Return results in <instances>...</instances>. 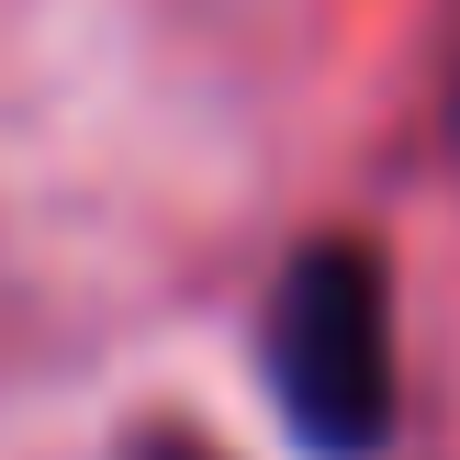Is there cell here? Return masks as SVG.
I'll return each instance as SVG.
<instances>
[{
  "label": "cell",
  "instance_id": "cell-1",
  "mask_svg": "<svg viewBox=\"0 0 460 460\" xmlns=\"http://www.w3.org/2000/svg\"><path fill=\"white\" fill-rule=\"evenodd\" d=\"M270 394L304 449H382L394 427V292L359 236H314L270 292Z\"/></svg>",
  "mask_w": 460,
  "mask_h": 460
},
{
  "label": "cell",
  "instance_id": "cell-2",
  "mask_svg": "<svg viewBox=\"0 0 460 460\" xmlns=\"http://www.w3.org/2000/svg\"><path fill=\"white\" fill-rule=\"evenodd\" d=\"M135 460H214V449H202V438H146Z\"/></svg>",
  "mask_w": 460,
  "mask_h": 460
}]
</instances>
